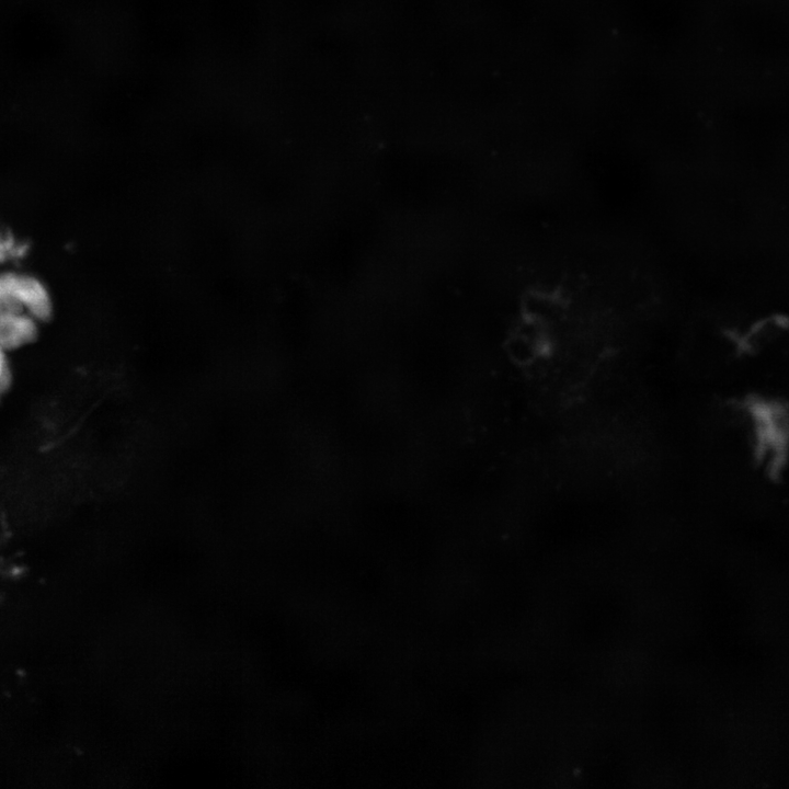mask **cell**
Instances as JSON below:
<instances>
[{
    "label": "cell",
    "mask_w": 789,
    "mask_h": 789,
    "mask_svg": "<svg viewBox=\"0 0 789 789\" xmlns=\"http://www.w3.org/2000/svg\"><path fill=\"white\" fill-rule=\"evenodd\" d=\"M2 290L25 307L32 317L47 320L52 315V304L44 286L34 277L18 274L0 276Z\"/></svg>",
    "instance_id": "cell-1"
},
{
    "label": "cell",
    "mask_w": 789,
    "mask_h": 789,
    "mask_svg": "<svg viewBox=\"0 0 789 789\" xmlns=\"http://www.w3.org/2000/svg\"><path fill=\"white\" fill-rule=\"evenodd\" d=\"M36 333V325L31 317L0 309V346L4 351L33 342Z\"/></svg>",
    "instance_id": "cell-2"
},
{
    "label": "cell",
    "mask_w": 789,
    "mask_h": 789,
    "mask_svg": "<svg viewBox=\"0 0 789 789\" xmlns=\"http://www.w3.org/2000/svg\"><path fill=\"white\" fill-rule=\"evenodd\" d=\"M12 375L5 356V351L0 346V396L11 386Z\"/></svg>",
    "instance_id": "cell-3"
}]
</instances>
